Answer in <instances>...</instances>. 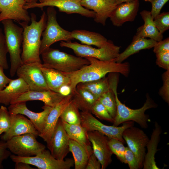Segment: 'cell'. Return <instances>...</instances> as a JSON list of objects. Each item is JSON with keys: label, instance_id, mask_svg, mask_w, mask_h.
Listing matches in <instances>:
<instances>
[{"label": "cell", "instance_id": "cell-4", "mask_svg": "<svg viewBox=\"0 0 169 169\" xmlns=\"http://www.w3.org/2000/svg\"><path fill=\"white\" fill-rule=\"evenodd\" d=\"M41 55L43 67L66 73L77 71L90 64L85 58L75 56L50 47Z\"/></svg>", "mask_w": 169, "mask_h": 169}, {"label": "cell", "instance_id": "cell-35", "mask_svg": "<svg viewBox=\"0 0 169 169\" xmlns=\"http://www.w3.org/2000/svg\"><path fill=\"white\" fill-rule=\"evenodd\" d=\"M122 141L113 138H109L108 144L113 154L115 155L122 163L126 164L125 157V147Z\"/></svg>", "mask_w": 169, "mask_h": 169}, {"label": "cell", "instance_id": "cell-34", "mask_svg": "<svg viewBox=\"0 0 169 169\" xmlns=\"http://www.w3.org/2000/svg\"><path fill=\"white\" fill-rule=\"evenodd\" d=\"M98 100L106 108L114 119L116 114V105L115 94L112 90L110 88L103 94Z\"/></svg>", "mask_w": 169, "mask_h": 169}, {"label": "cell", "instance_id": "cell-12", "mask_svg": "<svg viewBox=\"0 0 169 169\" xmlns=\"http://www.w3.org/2000/svg\"><path fill=\"white\" fill-rule=\"evenodd\" d=\"M122 136L128 147L135 155L140 169L142 168L146 146L149 140L148 136L142 130L132 126L125 129Z\"/></svg>", "mask_w": 169, "mask_h": 169}, {"label": "cell", "instance_id": "cell-51", "mask_svg": "<svg viewBox=\"0 0 169 169\" xmlns=\"http://www.w3.org/2000/svg\"><path fill=\"white\" fill-rule=\"evenodd\" d=\"M38 0H25L27 3H31L37 2Z\"/></svg>", "mask_w": 169, "mask_h": 169}, {"label": "cell", "instance_id": "cell-7", "mask_svg": "<svg viewBox=\"0 0 169 169\" xmlns=\"http://www.w3.org/2000/svg\"><path fill=\"white\" fill-rule=\"evenodd\" d=\"M46 13L47 20L40 49V55L54 43L59 41H69L73 38L71 32L62 28L57 20V12L54 7H48Z\"/></svg>", "mask_w": 169, "mask_h": 169}, {"label": "cell", "instance_id": "cell-3", "mask_svg": "<svg viewBox=\"0 0 169 169\" xmlns=\"http://www.w3.org/2000/svg\"><path fill=\"white\" fill-rule=\"evenodd\" d=\"M118 75L112 74L108 76L110 88L115 94L116 105V112L114 119L113 125L117 126L125 122L132 121L138 124L142 128H148V123L150 121L149 115L145 111L149 109L156 108L157 105L150 97L146 95V100L143 106L136 109H131L123 104L119 100L117 92Z\"/></svg>", "mask_w": 169, "mask_h": 169}, {"label": "cell", "instance_id": "cell-17", "mask_svg": "<svg viewBox=\"0 0 169 169\" xmlns=\"http://www.w3.org/2000/svg\"><path fill=\"white\" fill-rule=\"evenodd\" d=\"M52 107L44 105L42 107L43 111L36 113L28 108L26 102H22L10 104L8 107V110L11 115L20 114L27 116L39 134L43 130L46 118Z\"/></svg>", "mask_w": 169, "mask_h": 169}, {"label": "cell", "instance_id": "cell-13", "mask_svg": "<svg viewBox=\"0 0 169 169\" xmlns=\"http://www.w3.org/2000/svg\"><path fill=\"white\" fill-rule=\"evenodd\" d=\"M42 63L23 64L17 69L18 76L22 78L30 90L44 91L49 89L41 69Z\"/></svg>", "mask_w": 169, "mask_h": 169}, {"label": "cell", "instance_id": "cell-26", "mask_svg": "<svg viewBox=\"0 0 169 169\" xmlns=\"http://www.w3.org/2000/svg\"><path fill=\"white\" fill-rule=\"evenodd\" d=\"M144 24L137 29L136 35L141 37H148L156 42L162 40L163 34L160 33L155 27L150 11L143 10L140 13Z\"/></svg>", "mask_w": 169, "mask_h": 169}, {"label": "cell", "instance_id": "cell-32", "mask_svg": "<svg viewBox=\"0 0 169 169\" xmlns=\"http://www.w3.org/2000/svg\"><path fill=\"white\" fill-rule=\"evenodd\" d=\"M69 151L73 154L75 169H85L89 156L84 147L71 139L69 141Z\"/></svg>", "mask_w": 169, "mask_h": 169}, {"label": "cell", "instance_id": "cell-21", "mask_svg": "<svg viewBox=\"0 0 169 169\" xmlns=\"http://www.w3.org/2000/svg\"><path fill=\"white\" fill-rule=\"evenodd\" d=\"M139 6V0L118 5L109 18L112 24L120 27L126 22L134 21L137 15Z\"/></svg>", "mask_w": 169, "mask_h": 169}, {"label": "cell", "instance_id": "cell-50", "mask_svg": "<svg viewBox=\"0 0 169 169\" xmlns=\"http://www.w3.org/2000/svg\"><path fill=\"white\" fill-rule=\"evenodd\" d=\"M116 4L118 5L121 3L132 2L136 0H115Z\"/></svg>", "mask_w": 169, "mask_h": 169}, {"label": "cell", "instance_id": "cell-10", "mask_svg": "<svg viewBox=\"0 0 169 169\" xmlns=\"http://www.w3.org/2000/svg\"><path fill=\"white\" fill-rule=\"evenodd\" d=\"M32 133L13 137L6 141L7 148L14 155L21 157L34 156L46 148Z\"/></svg>", "mask_w": 169, "mask_h": 169}, {"label": "cell", "instance_id": "cell-29", "mask_svg": "<svg viewBox=\"0 0 169 169\" xmlns=\"http://www.w3.org/2000/svg\"><path fill=\"white\" fill-rule=\"evenodd\" d=\"M73 39L79 41L82 44L93 45L98 48L104 46L108 40L100 34L85 30L76 29L71 32Z\"/></svg>", "mask_w": 169, "mask_h": 169}, {"label": "cell", "instance_id": "cell-47", "mask_svg": "<svg viewBox=\"0 0 169 169\" xmlns=\"http://www.w3.org/2000/svg\"><path fill=\"white\" fill-rule=\"evenodd\" d=\"M4 70L3 68L0 66V91L4 89L12 79L5 75Z\"/></svg>", "mask_w": 169, "mask_h": 169}, {"label": "cell", "instance_id": "cell-19", "mask_svg": "<svg viewBox=\"0 0 169 169\" xmlns=\"http://www.w3.org/2000/svg\"><path fill=\"white\" fill-rule=\"evenodd\" d=\"M65 97L58 92L50 90H29L13 100L10 104L29 101L40 100L43 102L44 105L53 107L60 102Z\"/></svg>", "mask_w": 169, "mask_h": 169}, {"label": "cell", "instance_id": "cell-30", "mask_svg": "<svg viewBox=\"0 0 169 169\" xmlns=\"http://www.w3.org/2000/svg\"><path fill=\"white\" fill-rule=\"evenodd\" d=\"M71 94L72 99L82 111L91 113L93 105L98 100L88 90L76 87V90Z\"/></svg>", "mask_w": 169, "mask_h": 169}, {"label": "cell", "instance_id": "cell-8", "mask_svg": "<svg viewBox=\"0 0 169 169\" xmlns=\"http://www.w3.org/2000/svg\"><path fill=\"white\" fill-rule=\"evenodd\" d=\"M10 157L15 163H25L39 169H69L74 165V159L58 160L53 156L49 150L45 149L34 156L21 157L11 154Z\"/></svg>", "mask_w": 169, "mask_h": 169}, {"label": "cell", "instance_id": "cell-49", "mask_svg": "<svg viewBox=\"0 0 169 169\" xmlns=\"http://www.w3.org/2000/svg\"><path fill=\"white\" fill-rule=\"evenodd\" d=\"M15 169H34L30 166V165L23 162H17L15 163Z\"/></svg>", "mask_w": 169, "mask_h": 169}, {"label": "cell", "instance_id": "cell-36", "mask_svg": "<svg viewBox=\"0 0 169 169\" xmlns=\"http://www.w3.org/2000/svg\"><path fill=\"white\" fill-rule=\"evenodd\" d=\"M91 113L95 115L99 119L113 123L114 119L110 115L109 112L98 100L93 105Z\"/></svg>", "mask_w": 169, "mask_h": 169}, {"label": "cell", "instance_id": "cell-46", "mask_svg": "<svg viewBox=\"0 0 169 169\" xmlns=\"http://www.w3.org/2000/svg\"><path fill=\"white\" fill-rule=\"evenodd\" d=\"M101 164L93 153L88 158L85 169H100Z\"/></svg>", "mask_w": 169, "mask_h": 169}, {"label": "cell", "instance_id": "cell-25", "mask_svg": "<svg viewBox=\"0 0 169 169\" xmlns=\"http://www.w3.org/2000/svg\"><path fill=\"white\" fill-rule=\"evenodd\" d=\"M62 122L69 139L75 141L82 146L89 157L93 151L91 143L88 139L87 131L85 128L81 124L71 125Z\"/></svg>", "mask_w": 169, "mask_h": 169}, {"label": "cell", "instance_id": "cell-28", "mask_svg": "<svg viewBox=\"0 0 169 169\" xmlns=\"http://www.w3.org/2000/svg\"><path fill=\"white\" fill-rule=\"evenodd\" d=\"M156 41L151 39L139 37L136 35L133 37L131 44L122 52L120 53L116 62L121 63L131 55L140 50L153 48Z\"/></svg>", "mask_w": 169, "mask_h": 169}, {"label": "cell", "instance_id": "cell-38", "mask_svg": "<svg viewBox=\"0 0 169 169\" xmlns=\"http://www.w3.org/2000/svg\"><path fill=\"white\" fill-rule=\"evenodd\" d=\"M8 53V50L5 35L2 29L0 28V66L6 70L8 68L7 57Z\"/></svg>", "mask_w": 169, "mask_h": 169}, {"label": "cell", "instance_id": "cell-44", "mask_svg": "<svg viewBox=\"0 0 169 169\" xmlns=\"http://www.w3.org/2000/svg\"><path fill=\"white\" fill-rule=\"evenodd\" d=\"M153 48V52L155 54L161 52L169 51V37L163 40L156 42Z\"/></svg>", "mask_w": 169, "mask_h": 169}, {"label": "cell", "instance_id": "cell-43", "mask_svg": "<svg viewBox=\"0 0 169 169\" xmlns=\"http://www.w3.org/2000/svg\"><path fill=\"white\" fill-rule=\"evenodd\" d=\"M169 0H152L151 1L152 8L150 12L153 19L160 13L161 8Z\"/></svg>", "mask_w": 169, "mask_h": 169}, {"label": "cell", "instance_id": "cell-39", "mask_svg": "<svg viewBox=\"0 0 169 169\" xmlns=\"http://www.w3.org/2000/svg\"><path fill=\"white\" fill-rule=\"evenodd\" d=\"M12 123V117L7 108L2 105L0 108V129L3 132L9 129Z\"/></svg>", "mask_w": 169, "mask_h": 169}, {"label": "cell", "instance_id": "cell-37", "mask_svg": "<svg viewBox=\"0 0 169 169\" xmlns=\"http://www.w3.org/2000/svg\"><path fill=\"white\" fill-rule=\"evenodd\" d=\"M155 27L163 34L169 29V12L159 13L153 19Z\"/></svg>", "mask_w": 169, "mask_h": 169}, {"label": "cell", "instance_id": "cell-5", "mask_svg": "<svg viewBox=\"0 0 169 169\" xmlns=\"http://www.w3.org/2000/svg\"><path fill=\"white\" fill-rule=\"evenodd\" d=\"M10 55V75L15 74L17 69L23 64L21 58V48L23 41V28L15 24L13 20L7 19L1 22Z\"/></svg>", "mask_w": 169, "mask_h": 169}, {"label": "cell", "instance_id": "cell-40", "mask_svg": "<svg viewBox=\"0 0 169 169\" xmlns=\"http://www.w3.org/2000/svg\"><path fill=\"white\" fill-rule=\"evenodd\" d=\"M163 85L159 90V94L165 101L169 103V69L162 74Z\"/></svg>", "mask_w": 169, "mask_h": 169}, {"label": "cell", "instance_id": "cell-23", "mask_svg": "<svg viewBox=\"0 0 169 169\" xmlns=\"http://www.w3.org/2000/svg\"><path fill=\"white\" fill-rule=\"evenodd\" d=\"M29 90L28 86L22 78L12 79L8 85L0 91V104L10 105L13 100Z\"/></svg>", "mask_w": 169, "mask_h": 169}, {"label": "cell", "instance_id": "cell-42", "mask_svg": "<svg viewBox=\"0 0 169 169\" xmlns=\"http://www.w3.org/2000/svg\"><path fill=\"white\" fill-rule=\"evenodd\" d=\"M156 55V64L166 70L169 69V51L157 53Z\"/></svg>", "mask_w": 169, "mask_h": 169}, {"label": "cell", "instance_id": "cell-41", "mask_svg": "<svg viewBox=\"0 0 169 169\" xmlns=\"http://www.w3.org/2000/svg\"><path fill=\"white\" fill-rule=\"evenodd\" d=\"M125 157L126 164L130 169H140L138 161L134 153L128 147H125Z\"/></svg>", "mask_w": 169, "mask_h": 169}, {"label": "cell", "instance_id": "cell-6", "mask_svg": "<svg viewBox=\"0 0 169 169\" xmlns=\"http://www.w3.org/2000/svg\"><path fill=\"white\" fill-rule=\"evenodd\" d=\"M59 44L61 47L72 49L77 56L84 58L91 57L104 61H115L121 48L110 40H108L104 46L98 48L71 41H61Z\"/></svg>", "mask_w": 169, "mask_h": 169}, {"label": "cell", "instance_id": "cell-14", "mask_svg": "<svg viewBox=\"0 0 169 169\" xmlns=\"http://www.w3.org/2000/svg\"><path fill=\"white\" fill-rule=\"evenodd\" d=\"M87 134L93 153L100 162L101 169H106L112 161L113 153L108 144L109 138L96 131H88Z\"/></svg>", "mask_w": 169, "mask_h": 169}, {"label": "cell", "instance_id": "cell-11", "mask_svg": "<svg viewBox=\"0 0 169 169\" xmlns=\"http://www.w3.org/2000/svg\"><path fill=\"white\" fill-rule=\"evenodd\" d=\"M37 2L27 3L24 8L29 9L38 8L42 9L44 7L48 6L56 7L59 12L68 14L76 13L87 18H94L95 13L93 11L88 10L80 4L81 0H39Z\"/></svg>", "mask_w": 169, "mask_h": 169}, {"label": "cell", "instance_id": "cell-53", "mask_svg": "<svg viewBox=\"0 0 169 169\" xmlns=\"http://www.w3.org/2000/svg\"><path fill=\"white\" fill-rule=\"evenodd\" d=\"M3 132V131L0 129V135Z\"/></svg>", "mask_w": 169, "mask_h": 169}, {"label": "cell", "instance_id": "cell-24", "mask_svg": "<svg viewBox=\"0 0 169 169\" xmlns=\"http://www.w3.org/2000/svg\"><path fill=\"white\" fill-rule=\"evenodd\" d=\"M151 138L146 146L147 152L146 153L143 163V169H159L155 161V155L158 150L157 148L160 139L162 128L158 123H155Z\"/></svg>", "mask_w": 169, "mask_h": 169}, {"label": "cell", "instance_id": "cell-1", "mask_svg": "<svg viewBox=\"0 0 169 169\" xmlns=\"http://www.w3.org/2000/svg\"><path fill=\"white\" fill-rule=\"evenodd\" d=\"M84 58L90 62L89 65L74 72L64 73L70 79L72 93L76 90V86L79 83L98 80L110 73H117L127 77L130 72V64L127 62L118 63L102 61L91 57Z\"/></svg>", "mask_w": 169, "mask_h": 169}, {"label": "cell", "instance_id": "cell-27", "mask_svg": "<svg viewBox=\"0 0 169 169\" xmlns=\"http://www.w3.org/2000/svg\"><path fill=\"white\" fill-rule=\"evenodd\" d=\"M41 69L47 84L50 90L58 92L64 85L70 86L69 77L65 74L53 69L41 67Z\"/></svg>", "mask_w": 169, "mask_h": 169}, {"label": "cell", "instance_id": "cell-45", "mask_svg": "<svg viewBox=\"0 0 169 169\" xmlns=\"http://www.w3.org/2000/svg\"><path fill=\"white\" fill-rule=\"evenodd\" d=\"M6 141H0V169H3V161L7 159L11 155V152L8 150Z\"/></svg>", "mask_w": 169, "mask_h": 169}, {"label": "cell", "instance_id": "cell-48", "mask_svg": "<svg viewBox=\"0 0 169 169\" xmlns=\"http://www.w3.org/2000/svg\"><path fill=\"white\" fill-rule=\"evenodd\" d=\"M72 92V90L70 86L65 85L60 88L58 93L64 96H66L71 94Z\"/></svg>", "mask_w": 169, "mask_h": 169}, {"label": "cell", "instance_id": "cell-20", "mask_svg": "<svg viewBox=\"0 0 169 169\" xmlns=\"http://www.w3.org/2000/svg\"><path fill=\"white\" fill-rule=\"evenodd\" d=\"M12 123L9 130L1 136L2 140L7 141L12 137L26 133H32L36 137L39 133L29 120L23 115H11Z\"/></svg>", "mask_w": 169, "mask_h": 169}, {"label": "cell", "instance_id": "cell-31", "mask_svg": "<svg viewBox=\"0 0 169 169\" xmlns=\"http://www.w3.org/2000/svg\"><path fill=\"white\" fill-rule=\"evenodd\" d=\"M76 87L88 90L98 99L110 89L108 77L105 76L96 80L79 83Z\"/></svg>", "mask_w": 169, "mask_h": 169}, {"label": "cell", "instance_id": "cell-2", "mask_svg": "<svg viewBox=\"0 0 169 169\" xmlns=\"http://www.w3.org/2000/svg\"><path fill=\"white\" fill-rule=\"evenodd\" d=\"M30 16V25L26 22L18 23L23 29L21 54L23 64L42 63L39 53L41 38L46 27L47 15L46 12H43L38 21H37L36 16L34 13H31Z\"/></svg>", "mask_w": 169, "mask_h": 169}, {"label": "cell", "instance_id": "cell-9", "mask_svg": "<svg viewBox=\"0 0 169 169\" xmlns=\"http://www.w3.org/2000/svg\"><path fill=\"white\" fill-rule=\"evenodd\" d=\"M80 114L81 124L87 132L97 131L109 138L116 139L124 143L125 141L122 136L123 131L126 128L133 126L134 124V121H129L124 122L121 126H109L103 124L90 112L81 111Z\"/></svg>", "mask_w": 169, "mask_h": 169}, {"label": "cell", "instance_id": "cell-15", "mask_svg": "<svg viewBox=\"0 0 169 169\" xmlns=\"http://www.w3.org/2000/svg\"><path fill=\"white\" fill-rule=\"evenodd\" d=\"M69 138L59 118L55 128L51 139L47 146L55 158L64 160L69 151Z\"/></svg>", "mask_w": 169, "mask_h": 169}, {"label": "cell", "instance_id": "cell-33", "mask_svg": "<svg viewBox=\"0 0 169 169\" xmlns=\"http://www.w3.org/2000/svg\"><path fill=\"white\" fill-rule=\"evenodd\" d=\"M79 109L72 99L61 113L59 118L62 121L71 125L80 124L81 115Z\"/></svg>", "mask_w": 169, "mask_h": 169}, {"label": "cell", "instance_id": "cell-52", "mask_svg": "<svg viewBox=\"0 0 169 169\" xmlns=\"http://www.w3.org/2000/svg\"><path fill=\"white\" fill-rule=\"evenodd\" d=\"M144 1H146V2H151V1L152 0H143Z\"/></svg>", "mask_w": 169, "mask_h": 169}, {"label": "cell", "instance_id": "cell-22", "mask_svg": "<svg viewBox=\"0 0 169 169\" xmlns=\"http://www.w3.org/2000/svg\"><path fill=\"white\" fill-rule=\"evenodd\" d=\"M72 96L71 94L65 96L60 102L52 107L48 115L43 130L38 135L47 144L50 142L60 115L72 99Z\"/></svg>", "mask_w": 169, "mask_h": 169}, {"label": "cell", "instance_id": "cell-16", "mask_svg": "<svg viewBox=\"0 0 169 169\" xmlns=\"http://www.w3.org/2000/svg\"><path fill=\"white\" fill-rule=\"evenodd\" d=\"M25 0H0V22L7 19L18 23L30 21V16L24 8Z\"/></svg>", "mask_w": 169, "mask_h": 169}, {"label": "cell", "instance_id": "cell-18", "mask_svg": "<svg viewBox=\"0 0 169 169\" xmlns=\"http://www.w3.org/2000/svg\"><path fill=\"white\" fill-rule=\"evenodd\" d=\"M81 5L95 13V22L103 26L116 8L115 0H81Z\"/></svg>", "mask_w": 169, "mask_h": 169}]
</instances>
